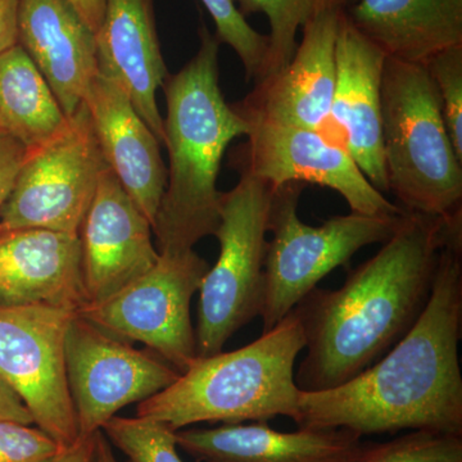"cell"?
<instances>
[{"mask_svg": "<svg viewBox=\"0 0 462 462\" xmlns=\"http://www.w3.org/2000/svg\"><path fill=\"white\" fill-rule=\"evenodd\" d=\"M247 142L234 149V169L275 188L298 182L336 190L351 212L370 216H400L403 209L389 202L361 171L342 145L321 130L249 124Z\"/></svg>", "mask_w": 462, "mask_h": 462, "instance_id": "cell-12", "label": "cell"}, {"mask_svg": "<svg viewBox=\"0 0 462 462\" xmlns=\"http://www.w3.org/2000/svg\"><path fill=\"white\" fill-rule=\"evenodd\" d=\"M349 462H462V436L411 430L389 442L361 446Z\"/></svg>", "mask_w": 462, "mask_h": 462, "instance_id": "cell-25", "label": "cell"}, {"mask_svg": "<svg viewBox=\"0 0 462 462\" xmlns=\"http://www.w3.org/2000/svg\"><path fill=\"white\" fill-rule=\"evenodd\" d=\"M79 236L0 226V306L88 305Z\"/></svg>", "mask_w": 462, "mask_h": 462, "instance_id": "cell-16", "label": "cell"}, {"mask_svg": "<svg viewBox=\"0 0 462 462\" xmlns=\"http://www.w3.org/2000/svg\"><path fill=\"white\" fill-rule=\"evenodd\" d=\"M196 56L163 84L169 151L167 185L152 231L160 254L188 251L215 236L221 220L217 179L225 152L238 136L247 135V121L227 105L220 87L217 38L199 29Z\"/></svg>", "mask_w": 462, "mask_h": 462, "instance_id": "cell-3", "label": "cell"}, {"mask_svg": "<svg viewBox=\"0 0 462 462\" xmlns=\"http://www.w3.org/2000/svg\"><path fill=\"white\" fill-rule=\"evenodd\" d=\"M20 0H0V54L18 44Z\"/></svg>", "mask_w": 462, "mask_h": 462, "instance_id": "cell-31", "label": "cell"}, {"mask_svg": "<svg viewBox=\"0 0 462 462\" xmlns=\"http://www.w3.org/2000/svg\"><path fill=\"white\" fill-rule=\"evenodd\" d=\"M349 2L351 0H234L243 16L263 14L269 21V53L263 78L287 65L296 51L297 33L309 21L329 9H345Z\"/></svg>", "mask_w": 462, "mask_h": 462, "instance_id": "cell-23", "label": "cell"}, {"mask_svg": "<svg viewBox=\"0 0 462 462\" xmlns=\"http://www.w3.org/2000/svg\"><path fill=\"white\" fill-rule=\"evenodd\" d=\"M176 443L197 462H349L361 437L346 430H273L267 422L176 431Z\"/></svg>", "mask_w": 462, "mask_h": 462, "instance_id": "cell-20", "label": "cell"}, {"mask_svg": "<svg viewBox=\"0 0 462 462\" xmlns=\"http://www.w3.org/2000/svg\"><path fill=\"white\" fill-rule=\"evenodd\" d=\"M84 103L106 163L153 225L167 185L160 142L108 75L98 72Z\"/></svg>", "mask_w": 462, "mask_h": 462, "instance_id": "cell-17", "label": "cell"}, {"mask_svg": "<svg viewBox=\"0 0 462 462\" xmlns=\"http://www.w3.org/2000/svg\"><path fill=\"white\" fill-rule=\"evenodd\" d=\"M387 56L342 11L336 42V90L321 130L345 147L382 193L389 191L382 138V79Z\"/></svg>", "mask_w": 462, "mask_h": 462, "instance_id": "cell-14", "label": "cell"}, {"mask_svg": "<svg viewBox=\"0 0 462 462\" xmlns=\"http://www.w3.org/2000/svg\"><path fill=\"white\" fill-rule=\"evenodd\" d=\"M303 184L276 188L270 212L264 260L263 333L293 311L337 267L345 266L361 248L387 242L400 225V216H370L351 212L336 216L320 226L300 221L298 200Z\"/></svg>", "mask_w": 462, "mask_h": 462, "instance_id": "cell-7", "label": "cell"}, {"mask_svg": "<svg viewBox=\"0 0 462 462\" xmlns=\"http://www.w3.org/2000/svg\"><path fill=\"white\" fill-rule=\"evenodd\" d=\"M152 234L148 218L106 167L79 231L88 303L114 296L156 264Z\"/></svg>", "mask_w": 462, "mask_h": 462, "instance_id": "cell-15", "label": "cell"}, {"mask_svg": "<svg viewBox=\"0 0 462 462\" xmlns=\"http://www.w3.org/2000/svg\"><path fill=\"white\" fill-rule=\"evenodd\" d=\"M461 330L462 218H455L446 223L430 302L412 329L345 384L300 391L298 428L462 436Z\"/></svg>", "mask_w": 462, "mask_h": 462, "instance_id": "cell-1", "label": "cell"}, {"mask_svg": "<svg viewBox=\"0 0 462 462\" xmlns=\"http://www.w3.org/2000/svg\"><path fill=\"white\" fill-rule=\"evenodd\" d=\"M276 188L252 175L221 199L215 236L220 254L199 288V357L218 354L227 340L263 314L266 234Z\"/></svg>", "mask_w": 462, "mask_h": 462, "instance_id": "cell-6", "label": "cell"}, {"mask_svg": "<svg viewBox=\"0 0 462 462\" xmlns=\"http://www.w3.org/2000/svg\"><path fill=\"white\" fill-rule=\"evenodd\" d=\"M96 462H118L111 443L102 430L98 431V437H97Z\"/></svg>", "mask_w": 462, "mask_h": 462, "instance_id": "cell-34", "label": "cell"}, {"mask_svg": "<svg viewBox=\"0 0 462 462\" xmlns=\"http://www.w3.org/2000/svg\"><path fill=\"white\" fill-rule=\"evenodd\" d=\"M96 42L99 71L123 88L162 145L165 132L157 91L169 72L158 39L153 0H107Z\"/></svg>", "mask_w": 462, "mask_h": 462, "instance_id": "cell-18", "label": "cell"}, {"mask_svg": "<svg viewBox=\"0 0 462 462\" xmlns=\"http://www.w3.org/2000/svg\"><path fill=\"white\" fill-rule=\"evenodd\" d=\"M65 356L79 437L102 430L124 407L153 397L180 375L156 352L136 349L78 311L67 328Z\"/></svg>", "mask_w": 462, "mask_h": 462, "instance_id": "cell-10", "label": "cell"}, {"mask_svg": "<svg viewBox=\"0 0 462 462\" xmlns=\"http://www.w3.org/2000/svg\"><path fill=\"white\" fill-rule=\"evenodd\" d=\"M425 66L436 84L447 130L462 162V45L440 51Z\"/></svg>", "mask_w": 462, "mask_h": 462, "instance_id": "cell-27", "label": "cell"}, {"mask_svg": "<svg viewBox=\"0 0 462 462\" xmlns=\"http://www.w3.org/2000/svg\"><path fill=\"white\" fill-rule=\"evenodd\" d=\"M342 11L329 9L309 21L287 65L254 81L251 93L233 105L248 125L324 129L336 90V42Z\"/></svg>", "mask_w": 462, "mask_h": 462, "instance_id": "cell-13", "label": "cell"}, {"mask_svg": "<svg viewBox=\"0 0 462 462\" xmlns=\"http://www.w3.org/2000/svg\"><path fill=\"white\" fill-rule=\"evenodd\" d=\"M91 32H98L107 0H65Z\"/></svg>", "mask_w": 462, "mask_h": 462, "instance_id": "cell-33", "label": "cell"}, {"mask_svg": "<svg viewBox=\"0 0 462 462\" xmlns=\"http://www.w3.org/2000/svg\"><path fill=\"white\" fill-rule=\"evenodd\" d=\"M382 138L389 191L403 211L448 218L462 212V162L427 66L388 58Z\"/></svg>", "mask_w": 462, "mask_h": 462, "instance_id": "cell-5", "label": "cell"}, {"mask_svg": "<svg viewBox=\"0 0 462 462\" xmlns=\"http://www.w3.org/2000/svg\"><path fill=\"white\" fill-rule=\"evenodd\" d=\"M27 156V148L12 136L0 133V211L5 206L17 173Z\"/></svg>", "mask_w": 462, "mask_h": 462, "instance_id": "cell-29", "label": "cell"}, {"mask_svg": "<svg viewBox=\"0 0 462 462\" xmlns=\"http://www.w3.org/2000/svg\"><path fill=\"white\" fill-rule=\"evenodd\" d=\"M102 431L129 462H182L176 431L163 422L116 415L103 425Z\"/></svg>", "mask_w": 462, "mask_h": 462, "instance_id": "cell-24", "label": "cell"}, {"mask_svg": "<svg viewBox=\"0 0 462 462\" xmlns=\"http://www.w3.org/2000/svg\"><path fill=\"white\" fill-rule=\"evenodd\" d=\"M18 44L71 117L99 72L96 33L65 0H20Z\"/></svg>", "mask_w": 462, "mask_h": 462, "instance_id": "cell-19", "label": "cell"}, {"mask_svg": "<svg viewBox=\"0 0 462 462\" xmlns=\"http://www.w3.org/2000/svg\"><path fill=\"white\" fill-rule=\"evenodd\" d=\"M63 448L36 425L0 421V462H51Z\"/></svg>", "mask_w": 462, "mask_h": 462, "instance_id": "cell-28", "label": "cell"}, {"mask_svg": "<svg viewBox=\"0 0 462 462\" xmlns=\"http://www.w3.org/2000/svg\"><path fill=\"white\" fill-rule=\"evenodd\" d=\"M216 26V38L238 54L247 80L263 76L269 53V38L249 25L234 0H200Z\"/></svg>", "mask_w": 462, "mask_h": 462, "instance_id": "cell-26", "label": "cell"}, {"mask_svg": "<svg viewBox=\"0 0 462 462\" xmlns=\"http://www.w3.org/2000/svg\"><path fill=\"white\" fill-rule=\"evenodd\" d=\"M76 311L47 306H0V376L58 445L79 438L67 382V328Z\"/></svg>", "mask_w": 462, "mask_h": 462, "instance_id": "cell-11", "label": "cell"}, {"mask_svg": "<svg viewBox=\"0 0 462 462\" xmlns=\"http://www.w3.org/2000/svg\"><path fill=\"white\" fill-rule=\"evenodd\" d=\"M293 311L242 348L197 357L171 385L138 403L136 416L163 422L172 430L199 422L243 424L300 418V391L294 365L305 349Z\"/></svg>", "mask_w": 462, "mask_h": 462, "instance_id": "cell-4", "label": "cell"}, {"mask_svg": "<svg viewBox=\"0 0 462 462\" xmlns=\"http://www.w3.org/2000/svg\"><path fill=\"white\" fill-rule=\"evenodd\" d=\"M388 58L427 65L462 45V0H351L343 9Z\"/></svg>", "mask_w": 462, "mask_h": 462, "instance_id": "cell-21", "label": "cell"}, {"mask_svg": "<svg viewBox=\"0 0 462 462\" xmlns=\"http://www.w3.org/2000/svg\"><path fill=\"white\" fill-rule=\"evenodd\" d=\"M106 167L83 103L62 132L41 147L27 149L0 211V226L33 227L79 236Z\"/></svg>", "mask_w": 462, "mask_h": 462, "instance_id": "cell-8", "label": "cell"}, {"mask_svg": "<svg viewBox=\"0 0 462 462\" xmlns=\"http://www.w3.org/2000/svg\"><path fill=\"white\" fill-rule=\"evenodd\" d=\"M0 421H14L32 425V416L25 403L5 379L0 376Z\"/></svg>", "mask_w": 462, "mask_h": 462, "instance_id": "cell-30", "label": "cell"}, {"mask_svg": "<svg viewBox=\"0 0 462 462\" xmlns=\"http://www.w3.org/2000/svg\"><path fill=\"white\" fill-rule=\"evenodd\" d=\"M443 242L445 218L404 211L393 236L342 287H316L294 307L307 349L294 373L300 391L345 384L412 329L430 302Z\"/></svg>", "mask_w": 462, "mask_h": 462, "instance_id": "cell-2", "label": "cell"}, {"mask_svg": "<svg viewBox=\"0 0 462 462\" xmlns=\"http://www.w3.org/2000/svg\"><path fill=\"white\" fill-rule=\"evenodd\" d=\"M208 270L194 249L160 254L147 273L78 312L115 336L143 343L181 374L199 357L190 302Z\"/></svg>", "mask_w": 462, "mask_h": 462, "instance_id": "cell-9", "label": "cell"}, {"mask_svg": "<svg viewBox=\"0 0 462 462\" xmlns=\"http://www.w3.org/2000/svg\"><path fill=\"white\" fill-rule=\"evenodd\" d=\"M97 437H79L71 446L65 447L51 462H96Z\"/></svg>", "mask_w": 462, "mask_h": 462, "instance_id": "cell-32", "label": "cell"}, {"mask_svg": "<svg viewBox=\"0 0 462 462\" xmlns=\"http://www.w3.org/2000/svg\"><path fill=\"white\" fill-rule=\"evenodd\" d=\"M69 118L20 44L0 54V133L33 149L62 132Z\"/></svg>", "mask_w": 462, "mask_h": 462, "instance_id": "cell-22", "label": "cell"}]
</instances>
